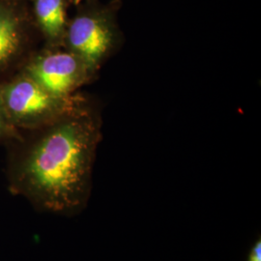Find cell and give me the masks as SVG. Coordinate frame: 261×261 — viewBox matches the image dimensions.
<instances>
[{"label": "cell", "mask_w": 261, "mask_h": 261, "mask_svg": "<svg viewBox=\"0 0 261 261\" xmlns=\"http://www.w3.org/2000/svg\"><path fill=\"white\" fill-rule=\"evenodd\" d=\"M23 72L53 95L69 98L96 75L84 61L64 47L47 48L28 60Z\"/></svg>", "instance_id": "4"}, {"label": "cell", "mask_w": 261, "mask_h": 261, "mask_svg": "<svg viewBox=\"0 0 261 261\" xmlns=\"http://www.w3.org/2000/svg\"><path fill=\"white\" fill-rule=\"evenodd\" d=\"M82 1H84V0H69V3H70V5L76 6V5H79Z\"/></svg>", "instance_id": "9"}, {"label": "cell", "mask_w": 261, "mask_h": 261, "mask_svg": "<svg viewBox=\"0 0 261 261\" xmlns=\"http://www.w3.org/2000/svg\"><path fill=\"white\" fill-rule=\"evenodd\" d=\"M35 30L28 0H0V72L24 54Z\"/></svg>", "instance_id": "5"}, {"label": "cell", "mask_w": 261, "mask_h": 261, "mask_svg": "<svg viewBox=\"0 0 261 261\" xmlns=\"http://www.w3.org/2000/svg\"><path fill=\"white\" fill-rule=\"evenodd\" d=\"M75 7L74 17L69 19L63 47L79 56L97 75L125 42L117 19L118 3L84 0Z\"/></svg>", "instance_id": "2"}, {"label": "cell", "mask_w": 261, "mask_h": 261, "mask_svg": "<svg viewBox=\"0 0 261 261\" xmlns=\"http://www.w3.org/2000/svg\"><path fill=\"white\" fill-rule=\"evenodd\" d=\"M76 94L69 98L57 97L22 72L0 84V108L15 129L28 130L61 115L73 105Z\"/></svg>", "instance_id": "3"}, {"label": "cell", "mask_w": 261, "mask_h": 261, "mask_svg": "<svg viewBox=\"0 0 261 261\" xmlns=\"http://www.w3.org/2000/svg\"><path fill=\"white\" fill-rule=\"evenodd\" d=\"M102 129L101 106L79 92L73 105L56 119L19 130L7 142L10 193L25 198L38 212L81 214L92 193Z\"/></svg>", "instance_id": "1"}, {"label": "cell", "mask_w": 261, "mask_h": 261, "mask_svg": "<svg viewBox=\"0 0 261 261\" xmlns=\"http://www.w3.org/2000/svg\"><path fill=\"white\" fill-rule=\"evenodd\" d=\"M31 16L38 32L47 48L63 47L69 22V0H28Z\"/></svg>", "instance_id": "6"}, {"label": "cell", "mask_w": 261, "mask_h": 261, "mask_svg": "<svg viewBox=\"0 0 261 261\" xmlns=\"http://www.w3.org/2000/svg\"><path fill=\"white\" fill-rule=\"evenodd\" d=\"M247 261H261V240L258 239L252 245V249L248 254Z\"/></svg>", "instance_id": "8"}, {"label": "cell", "mask_w": 261, "mask_h": 261, "mask_svg": "<svg viewBox=\"0 0 261 261\" xmlns=\"http://www.w3.org/2000/svg\"><path fill=\"white\" fill-rule=\"evenodd\" d=\"M19 134V130L15 129L10 124L0 108V142H8Z\"/></svg>", "instance_id": "7"}]
</instances>
